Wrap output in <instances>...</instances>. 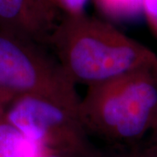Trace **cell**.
Instances as JSON below:
<instances>
[{"instance_id":"1","label":"cell","mask_w":157,"mask_h":157,"mask_svg":"<svg viewBox=\"0 0 157 157\" xmlns=\"http://www.w3.org/2000/svg\"><path fill=\"white\" fill-rule=\"evenodd\" d=\"M48 46L69 78L87 87L136 71H157L153 51L86 12L63 14Z\"/></svg>"},{"instance_id":"2","label":"cell","mask_w":157,"mask_h":157,"mask_svg":"<svg viewBox=\"0 0 157 157\" xmlns=\"http://www.w3.org/2000/svg\"><path fill=\"white\" fill-rule=\"evenodd\" d=\"M78 117L90 135L133 147L157 123V71L140 70L87 87Z\"/></svg>"},{"instance_id":"3","label":"cell","mask_w":157,"mask_h":157,"mask_svg":"<svg viewBox=\"0 0 157 157\" xmlns=\"http://www.w3.org/2000/svg\"><path fill=\"white\" fill-rule=\"evenodd\" d=\"M0 89L13 99L33 96L78 114L76 84L45 45L0 29Z\"/></svg>"},{"instance_id":"4","label":"cell","mask_w":157,"mask_h":157,"mask_svg":"<svg viewBox=\"0 0 157 157\" xmlns=\"http://www.w3.org/2000/svg\"><path fill=\"white\" fill-rule=\"evenodd\" d=\"M4 117L40 150L64 157H105L76 113L33 96L14 98Z\"/></svg>"},{"instance_id":"5","label":"cell","mask_w":157,"mask_h":157,"mask_svg":"<svg viewBox=\"0 0 157 157\" xmlns=\"http://www.w3.org/2000/svg\"><path fill=\"white\" fill-rule=\"evenodd\" d=\"M62 16L53 0H0V29L45 46Z\"/></svg>"},{"instance_id":"6","label":"cell","mask_w":157,"mask_h":157,"mask_svg":"<svg viewBox=\"0 0 157 157\" xmlns=\"http://www.w3.org/2000/svg\"><path fill=\"white\" fill-rule=\"evenodd\" d=\"M4 113H0V157L38 156L43 150L9 123L4 117Z\"/></svg>"},{"instance_id":"7","label":"cell","mask_w":157,"mask_h":157,"mask_svg":"<svg viewBox=\"0 0 157 157\" xmlns=\"http://www.w3.org/2000/svg\"><path fill=\"white\" fill-rule=\"evenodd\" d=\"M144 0H102L98 7L113 18H130L142 12Z\"/></svg>"},{"instance_id":"8","label":"cell","mask_w":157,"mask_h":157,"mask_svg":"<svg viewBox=\"0 0 157 157\" xmlns=\"http://www.w3.org/2000/svg\"><path fill=\"white\" fill-rule=\"evenodd\" d=\"M116 157H157V144L152 140L147 143L140 142Z\"/></svg>"},{"instance_id":"9","label":"cell","mask_w":157,"mask_h":157,"mask_svg":"<svg viewBox=\"0 0 157 157\" xmlns=\"http://www.w3.org/2000/svg\"><path fill=\"white\" fill-rule=\"evenodd\" d=\"M63 14L77 15L84 13L88 0H53Z\"/></svg>"},{"instance_id":"10","label":"cell","mask_w":157,"mask_h":157,"mask_svg":"<svg viewBox=\"0 0 157 157\" xmlns=\"http://www.w3.org/2000/svg\"><path fill=\"white\" fill-rule=\"evenodd\" d=\"M142 13L145 15L149 28L157 39V0H144Z\"/></svg>"},{"instance_id":"11","label":"cell","mask_w":157,"mask_h":157,"mask_svg":"<svg viewBox=\"0 0 157 157\" xmlns=\"http://www.w3.org/2000/svg\"><path fill=\"white\" fill-rule=\"evenodd\" d=\"M12 100L13 98L11 96L7 94L4 91L0 89V107H6Z\"/></svg>"},{"instance_id":"12","label":"cell","mask_w":157,"mask_h":157,"mask_svg":"<svg viewBox=\"0 0 157 157\" xmlns=\"http://www.w3.org/2000/svg\"><path fill=\"white\" fill-rule=\"evenodd\" d=\"M37 157H64V156H62V155H58V154H55V153H52V152L42 151Z\"/></svg>"},{"instance_id":"13","label":"cell","mask_w":157,"mask_h":157,"mask_svg":"<svg viewBox=\"0 0 157 157\" xmlns=\"http://www.w3.org/2000/svg\"><path fill=\"white\" fill-rule=\"evenodd\" d=\"M151 140L157 144V123L151 133Z\"/></svg>"},{"instance_id":"14","label":"cell","mask_w":157,"mask_h":157,"mask_svg":"<svg viewBox=\"0 0 157 157\" xmlns=\"http://www.w3.org/2000/svg\"><path fill=\"white\" fill-rule=\"evenodd\" d=\"M5 110H6V107H0V113H3V112H5Z\"/></svg>"},{"instance_id":"15","label":"cell","mask_w":157,"mask_h":157,"mask_svg":"<svg viewBox=\"0 0 157 157\" xmlns=\"http://www.w3.org/2000/svg\"><path fill=\"white\" fill-rule=\"evenodd\" d=\"M94 1H95L96 5H97V6H98V5H99V4H100V3H101V1H102V0H94Z\"/></svg>"}]
</instances>
